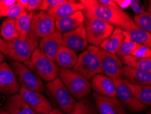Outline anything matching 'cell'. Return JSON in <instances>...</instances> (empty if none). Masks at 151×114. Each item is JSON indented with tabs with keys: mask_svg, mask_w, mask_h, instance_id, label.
Returning a JSON list of instances; mask_svg holds the SVG:
<instances>
[{
	"mask_svg": "<svg viewBox=\"0 0 151 114\" xmlns=\"http://www.w3.org/2000/svg\"><path fill=\"white\" fill-rule=\"evenodd\" d=\"M28 1L29 0H17V3L24 10H27L28 7Z\"/></svg>",
	"mask_w": 151,
	"mask_h": 114,
	"instance_id": "ab89813d",
	"label": "cell"
},
{
	"mask_svg": "<svg viewBox=\"0 0 151 114\" xmlns=\"http://www.w3.org/2000/svg\"><path fill=\"white\" fill-rule=\"evenodd\" d=\"M124 35L138 44L148 46L151 49V33L137 28L132 31H124Z\"/></svg>",
	"mask_w": 151,
	"mask_h": 114,
	"instance_id": "484cf974",
	"label": "cell"
},
{
	"mask_svg": "<svg viewBox=\"0 0 151 114\" xmlns=\"http://www.w3.org/2000/svg\"><path fill=\"white\" fill-rule=\"evenodd\" d=\"M123 79L137 86H151V73L137 70L124 65L123 66Z\"/></svg>",
	"mask_w": 151,
	"mask_h": 114,
	"instance_id": "ffe728a7",
	"label": "cell"
},
{
	"mask_svg": "<svg viewBox=\"0 0 151 114\" xmlns=\"http://www.w3.org/2000/svg\"><path fill=\"white\" fill-rule=\"evenodd\" d=\"M148 12L151 13V0L148 1Z\"/></svg>",
	"mask_w": 151,
	"mask_h": 114,
	"instance_id": "ee69618b",
	"label": "cell"
},
{
	"mask_svg": "<svg viewBox=\"0 0 151 114\" xmlns=\"http://www.w3.org/2000/svg\"><path fill=\"white\" fill-rule=\"evenodd\" d=\"M0 18H1V16H0Z\"/></svg>",
	"mask_w": 151,
	"mask_h": 114,
	"instance_id": "7dc6e473",
	"label": "cell"
},
{
	"mask_svg": "<svg viewBox=\"0 0 151 114\" xmlns=\"http://www.w3.org/2000/svg\"><path fill=\"white\" fill-rule=\"evenodd\" d=\"M146 114H151V109H149L148 111H147V112H146Z\"/></svg>",
	"mask_w": 151,
	"mask_h": 114,
	"instance_id": "f6af8a7d",
	"label": "cell"
},
{
	"mask_svg": "<svg viewBox=\"0 0 151 114\" xmlns=\"http://www.w3.org/2000/svg\"><path fill=\"white\" fill-rule=\"evenodd\" d=\"M92 97L99 114H127L125 107L117 98L102 97L94 91Z\"/></svg>",
	"mask_w": 151,
	"mask_h": 114,
	"instance_id": "5bb4252c",
	"label": "cell"
},
{
	"mask_svg": "<svg viewBox=\"0 0 151 114\" xmlns=\"http://www.w3.org/2000/svg\"><path fill=\"white\" fill-rule=\"evenodd\" d=\"M48 114H67V113H65V112H63V111L60 110V109L56 108V107H54V108H52V110H51L50 112H49Z\"/></svg>",
	"mask_w": 151,
	"mask_h": 114,
	"instance_id": "60d3db41",
	"label": "cell"
},
{
	"mask_svg": "<svg viewBox=\"0 0 151 114\" xmlns=\"http://www.w3.org/2000/svg\"><path fill=\"white\" fill-rule=\"evenodd\" d=\"M58 77L76 100L90 97L92 90L91 82L83 76L71 69L59 68Z\"/></svg>",
	"mask_w": 151,
	"mask_h": 114,
	"instance_id": "3957f363",
	"label": "cell"
},
{
	"mask_svg": "<svg viewBox=\"0 0 151 114\" xmlns=\"http://www.w3.org/2000/svg\"><path fill=\"white\" fill-rule=\"evenodd\" d=\"M0 114H10L7 111H6L4 108H0Z\"/></svg>",
	"mask_w": 151,
	"mask_h": 114,
	"instance_id": "7bdbcfd3",
	"label": "cell"
},
{
	"mask_svg": "<svg viewBox=\"0 0 151 114\" xmlns=\"http://www.w3.org/2000/svg\"><path fill=\"white\" fill-rule=\"evenodd\" d=\"M130 8L134 11L136 15L144 12V8L142 4L138 0H131Z\"/></svg>",
	"mask_w": 151,
	"mask_h": 114,
	"instance_id": "836d02e7",
	"label": "cell"
},
{
	"mask_svg": "<svg viewBox=\"0 0 151 114\" xmlns=\"http://www.w3.org/2000/svg\"><path fill=\"white\" fill-rule=\"evenodd\" d=\"M56 20L48 12L44 11H35L32 12L31 19V31L37 37H46L54 32L56 29Z\"/></svg>",
	"mask_w": 151,
	"mask_h": 114,
	"instance_id": "8fae6325",
	"label": "cell"
},
{
	"mask_svg": "<svg viewBox=\"0 0 151 114\" xmlns=\"http://www.w3.org/2000/svg\"><path fill=\"white\" fill-rule=\"evenodd\" d=\"M3 108L10 114H36L19 94L6 98Z\"/></svg>",
	"mask_w": 151,
	"mask_h": 114,
	"instance_id": "d6986e66",
	"label": "cell"
},
{
	"mask_svg": "<svg viewBox=\"0 0 151 114\" xmlns=\"http://www.w3.org/2000/svg\"><path fill=\"white\" fill-rule=\"evenodd\" d=\"M16 3V0H0V16L1 17L9 8H10Z\"/></svg>",
	"mask_w": 151,
	"mask_h": 114,
	"instance_id": "e575fe53",
	"label": "cell"
},
{
	"mask_svg": "<svg viewBox=\"0 0 151 114\" xmlns=\"http://www.w3.org/2000/svg\"><path fill=\"white\" fill-rule=\"evenodd\" d=\"M137 46H138V44L125 36V39L123 40L121 46L117 51L116 55L120 58L132 55Z\"/></svg>",
	"mask_w": 151,
	"mask_h": 114,
	"instance_id": "4dcf8cb0",
	"label": "cell"
},
{
	"mask_svg": "<svg viewBox=\"0 0 151 114\" xmlns=\"http://www.w3.org/2000/svg\"><path fill=\"white\" fill-rule=\"evenodd\" d=\"M91 89L94 92L102 97L117 98L114 81L104 74H98L90 80Z\"/></svg>",
	"mask_w": 151,
	"mask_h": 114,
	"instance_id": "e0dca14e",
	"label": "cell"
},
{
	"mask_svg": "<svg viewBox=\"0 0 151 114\" xmlns=\"http://www.w3.org/2000/svg\"><path fill=\"white\" fill-rule=\"evenodd\" d=\"M19 94L36 114H48L53 108L50 100L42 93L21 86Z\"/></svg>",
	"mask_w": 151,
	"mask_h": 114,
	"instance_id": "7c38bea8",
	"label": "cell"
},
{
	"mask_svg": "<svg viewBox=\"0 0 151 114\" xmlns=\"http://www.w3.org/2000/svg\"><path fill=\"white\" fill-rule=\"evenodd\" d=\"M78 55L76 52L65 46H62L57 53L55 63L59 68L71 69L76 64Z\"/></svg>",
	"mask_w": 151,
	"mask_h": 114,
	"instance_id": "7402d4cb",
	"label": "cell"
},
{
	"mask_svg": "<svg viewBox=\"0 0 151 114\" xmlns=\"http://www.w3.org/2000/svg\"><path fill=\"white\" fill-rule=\"evenodd\" d=\"M84 6L83 10L85 19H97L115 28L128 32L138 28L134 21L120 8L99 3L98 0H82Z\"/></svg>",
	"mask_w": 151,
	"mask_h": 114,
	"instance_id": "6da1fadb",
	"label": "cell"
},
{
	"mask_svg": "<svg viewBox=\"0 0 151 114\" xmlns=\"http://www.w3.org/2000/svg\"><path fill=\"white\" fill-rule=\"evenodd\" d=\"M46 91L55 107L67 114H70L77 100L72 97L61 79L57 77L46 85Z\"/></svg>",
	"mask_w": 151,
	"mask_h": 114,
	"instance_id": "5b68a950",
	"label": "cell"
},
{
	"mask_svg": "<svg viewBox=\"0 0 151 114\" xmlns=\"http://www.w3.org/2000/svg\"><path fill=\"white\" fill-rule=\"evenodd\" d=\"M127 114H132V113H127Z\"/></svg>",
	"mask_w": 151,
	"mask_h": 114,
	"instance_id": "bcb514c9",
	"label": "cell"
},
{
	"mask_svg": "<svg viewBox=\"0 0 151 114\" xmlns=\"http://www.w3.org/2000/svg\"><path fill=\"white\" fill-rule=\"evenodd\" d=\"M20 88L21 85L10 64L7 62L0 64V94L8 97L17 94Z\"/></svg>",
	"mask_w": 151,
	"mask_h": 114,
	"instance_id": "4fadbf2b",
	"label": "cell"
},
{
	"mask_svg": "<svg viewBox=\"0 0 151 114\" xmlns=\"http://www.w3.org/2000/svg\"><path fill=\"white\" fill-rule=\"evenodd\" d=\"M86 38L91 46L100 47L114 31L115 27L97 19H85Z\"/></svg>",
	"mask_w": 151,
	"mask_h": 114,
	"instance_id": "52a82bcc",
	"label": "cell"
},
{
	"mask_svg": "<svg viewBox=\"0 0 151 114\" xmlns=\"http://www.w3.org/2000/svg\"><path fill=\"white\" fill-rule=\"evenodd\" d=\"M73 70L88 81L98 74H103L99 58L89 46L78 56L77 62Z\"/></svg>",
	"mask_w": 151,
	"mask_h": 114,
	"instance_id": "8992f818",
	"label": "cell"
},
{
	"mask_svg": "<svg viewBox=\"0 0 151 114\" xmlns=\"http://www.w3.org/2000/svg\"><path fill=\"white\" fill-rule=\"evenodd\" d=\"M124 81L139 102L144 105L151 106V86H137L130 84L125 80Z\"/></svg>",
	"mask_w": 151,
	"mask_h": 114,
	"instance_id": "d4e9b609",
	"label": "cell"
},
{
	"mask_svg": "<svg viewBox=\"0 0 151 114\" xmlns=\"http://www.w3.org/2000/svg\"><path fill=\"white\" fill-rule=\"evenodd\" d=\"M64 45L62 33L55 30L47 36L41 38L39 42L38 48L49 59L55 62L56 55L60 48Z\"/></svg>",
	"mask_w": 151,
	"mask_h": 114,
	"instance_id": "2e32d148",
	"label": "cell"
},
{
	"mask_svg": "<svg viewBox=\"0 0 151 114\" xmlns=\"http://www.w3.org/2000/svg\"><path fill=\"white\" fill-rule=\"evenodd\" d=\"M84 22L85 17L83 11H78L70 16L57 19L55 25L57 30H58L60 33H64L80 28L84 24Z\"/></svg>",
	"mask_w": 151,
	"mask_h": 114,
	"instance_id": "ac0fdd59",
	"label": "cell"
},
{
	"mask_svg": "<svg viewBox=\"0 0 151 114\" xmlns=\"http://www.w3.org/2000/svg\"><path fill=\"white\" fill-rule=\"evenodd\" d=\"M10 66L14 70L21 87L40 93H44L46 91V87L42 79L23 63L12 61Z\"/></svg>",
	"mask_w": 151,
	"mask_h": 114,
	"instance_id": "ba28073f",
	"label": "cell"
},
{
	"mask_svg": "<svg viewBox=\"0 0 151 114\" xmlns=\"http://www.w3.org/2000/svg\"><path fill=\"white\" fill-rule=\"evenodd\" d=\"M23 64L40 79L48 83L58 77L59 68L54 61L49 59L38 47Z\"/></svg>",
	"mask_w": 151,
	"mask_h": 114,
	"instance_id": "7a4b0ae2",
	"label": "cell"
},
{
	"mask_svg": "<svg viewBox=\"0 0 151 114\" xmlns=\"http://www.w3.org/2000/svg\"><path fill=\"white\" fill-rule=\"evenodd\" d=\"M1 37L6 41H10L12 40L17 39L19 38L16 20L6 19L1 24V30H0Z\"/></svg>",
	"mask_w": 151,
	"mask_h": 114,
	"instance_id": "f1b7e54d",
	"label": "cell"
},
{
	"mask_svg": "<svg viewBox=\"0 0 151 114\" xmlns=\"http://www.w3.org/2000/svg\"><path fill=\"white\" fill-rule=\"evenodd\" d=\"M25 10L21 8L19 4L16 3L14 5L9 8L4 13L1 17H7L8 19L17 20Z\"/></svg>",
	"mask_w": 151,
	"mask_h": 114,
	"instance_id": "1f68e13d",
	"label": "cell"
},
{
	"mask_svg": "<svg viewBox=\"0 0 151 114\" xmlns=\"http://www.w3.org/2000/svg\"><path fill=\"white\" fill-rule=\"evenodd\" d=\"M0 51L6 56L7 53V42L1 38V36H0Z\"/></svg>",
	"mask_w": 151,
	"mask_h": 114,
	"instance_id": "74e56055",
	"label": "cell"
},
{
	"mask_svg": "<svg viewBox=\"0 0 151 114\" xmlns=\"http://www.w3.org/2000/svg\"><path fill=\"white\" fill-rule=\"evenodd\" d=\"M84 6L80 1H74V0H66L65 2L62 4L57 7L48 10V14H50L55 20L61 19V18L70 16L78 11H83Z\"/></svg>",
	"mask_w": 151,
	"mask_h": 114,
	"instance_id": "44dd1931",
	"label": "cell"
},
{
	"mask_svg": "<svg viewBox=\"0 0 151 114\" xmlns=\"http://www.w3.org/2000/svg\"><path fill=\"white\" fill-rule=\"evenodd\" d=\"M7 42V53L6 56L12 61L24 63L38 47V37L30 31L25 39L18 38Z\"/></svg>",
	"mask_w": 151,
	"mask_h": 114,
	"instance_id": "277c9868",
	"label": "cell"
},
{
	"mask_svg": "<svg viewBox=\"0 0 151 114\" xmlns=\"http://www.w3.org/2000/svg\"><path fill=\"white\" fill-rule=\"evenodd\" d=\"M120 59L125 66L151 73V58H139L130 55Z\"/></svg>",
	"mask_w": 151,
	"mask_h": 114,
	"instance_id": "cb8c5ba5",
	"label": "cell"
},
{
	"mask_svg": "<svg viewBox=\"0 0 151 114\" xmlns=\"http://www.w3.org/2000/svg\"><path fill=\"white\" fill-rule=\"evenodd\" d=\"M116 87L117 98L126 109L131 112H139L148 109V106L139 102L122 77L113 79Z\"/></svg>",
	"mask_w": 151,
	"mask_h": 114,
	"instance_id": "30bf717a",
	"label": "cell"
},
{
	"mask_svg": "<svg viewBox=\"0 0 151 114\" xmlns=\"http://www.w3.org/2000/svg\"><path fill=\"white\" fill-rule=\"evenodd\" d=\"M32 17V12L25 10L21 16L16 20V25L19 38L21 39H25L29 33L31 31V19Z\"/></svg>",
	"mask_w": 151,
	"mask_h": 114,
	"instance_id": "4316f807",
	"label": "cell"
},
{
	"mask_svg": "<svg viewBox=\"0 0 151 114\" xmlns=\"http://www.w3.org/2000/svg\"><path fill=\"white\" fill-rule=\"evenodd\" d=\"M124 39V30L119 28H115L112 34L101 44L100 48L108 53L116 54Z\"/></svg>",
	"mask_w": 151,
	"mask_h": 114,
	"instance_id": "603a6c76",
	"label": "cell"
},
{
	"mask_svg": "<svg viewBox=\"0 0 151 114\" xmlns=\"http://www.w3.org/2000/svg\"><path fill=\"white\" fill-rule=\"evenodd\" d=\"M70 114H98L95 102L91 97L77 100Z\"/></svg>",
	"mask_w": 151,
	"mask_h": 114,
	"instance_id": "83f0119b",
	"label": "cell"
},
{
	"mask_svg": "<svg viewBox=\"0 0 151 114\" xmlns=\"http://www.w3.org/2000/svg\"><path fill=\"white\" fill-rule=\"evenodd\" d=\"M89 46L98 57L104 75L112 79L121 77L123 75V65L121 59L116 54L108 53L100 47Z\"/></svg>",
	"mask_w": 151,
	"mask_h": 114,
	"instance_id": "9c48e42d",
	"label": "cell"
},
{
	"mask_svg": "<svg viewBox=\"0 0 151 114\" xmlns=\"http://www.w3.org/2000/svg\"><path fill=\"white\" fill-rule=\"evenodd\" d=\"M62 36L64 46L72 49L75 52L83 51L88 46L84 24L74 30L62 33Z\"/></svg>",
	"mask_w": 151,
	"mask_h": 114,
	"instance_id": "9a60e30c",
	"label": "cell"
},
{
	"mask_svg": "<svg viewBox=\"0 0 151 114\" xmlns=\"http://www.w3.org/2000/svg\"><path fill=\"white\" fill-rule=\"evenodd\" d=\"M99 3L102 4H104V5L109 6H113V7H116L118 6L115 3L114 0H98Z\"/></svg>",
	"mask_w": 151,
	"mask_h": 114,
	"instance_id": "f35d334b",
	"label": "cell"
},
{
	"mask_svg": "<svg viewBox=\"0 0 151 114\" xmlns=\"http://www.w3.org/2000/svg\"><path fill=\"white\" fill-rule=\"evenodd\" d=\"M114 1L120 8H127L130 7L131 0H114Z\"/></svg>",
	"mask_w": 151,
	"mask_h": 114,
	"instance_id": "8d00e7d4",
	"label": "cell"
},
{
	"mask_svg": "<svg viewBox=\"0 0 151 114\" xmlns=\"http://www.w3.org/2000/svg\"><path fill=\"white\" fill-rule=\"evenodd\" d=\"M42 0H29L27 10L29 12H34L39 10Z\"/></svg>",
	"mask_w": 151,
	"mask_h": 114,
	"instance_id": "d590c367",
	"label": "cell"
},
{
	"mask_svg": "<svg viewBox=\"0 0 151 114\" xmlns=\"http://www.w3.org/2000/svg\"><path fill=\"white\" fill-rule=\"evenodd\" d=\"M132 55L139 58H151V49L148 46L138 44Z\"/></svg>",
	"mask_w": 151,
	"mask_h": 114,
	"instance_id": "d6a6232c",
	"label": "cell"
},
{
	"mask_svg": "<svg viewBox=\"0 0 151 114\" xmlns=\"http://www.w3.org/2000/svg\"><path fill=\"white\" fill-rule=\"evenodd\" d=\"M4 57H5V55H4L1 51H0V64H1L4 62Z\"/></svg>",
	"mask_w": 151,
	"mask_h": 114,
	"instance_id": "b9f144b4",
	"label": "cell"
},
{
	"mask_svg": "<svg viewBox=\"0 0 151 114\" xmlns=\"http://www.w3.org/2000/svg\"><path fill=\"white\" fill-rule=\"evenodd\" d=\"M134 23L138 28L151 33V13L146 11L140 15H135Z\"/></svg>",
	"mask_w": 151,
	"mask_h": 114,
	"instance_id": "f546056e",
	"label": "cell"
}]
</instances>
